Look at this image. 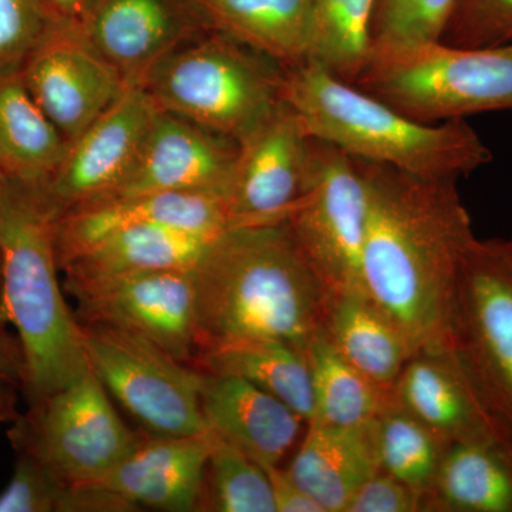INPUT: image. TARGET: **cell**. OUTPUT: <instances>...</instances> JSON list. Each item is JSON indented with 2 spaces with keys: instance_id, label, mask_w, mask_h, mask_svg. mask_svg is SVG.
<instances>
[{
  "instance_id": "obj_1",
  "label": "cell",
  "mask_w": 512,
  "mask_h": 512,
  "mask_svg": "<svg viewBox=\"0 0 512 512\" xmlns=\"http://www.w3.org/2000/svg\"><path fill=\"white\" fill-rule=\"evenodd\" d=\"M355 160L367 188L363 289L414 355L450 349L458 274L476 238L457 178Z\"/></svg>"
},
{
  "instance_id": "obj_2",
  "label": "cell",
  "mask_w": 512,
  "mask_h": 512,
  "mask_svg": "<svg viewBox=\"0 0 512 512\" xmlns=\"http://www.w3.org/2000/svg\"><path fill=\"white\" fill-rule=\"evenodd\" d=\"M192 275L197 352L245 338L284 340L305 352L323 332L332 291L303 254L288 220L225 229Z\"/></svg>"
},
{
  "instance_id": "obj_3",
  "label": "cell",
  "mask_w": 512,
  "mask_h": 512,
  "mask_svg": "<svg viewBox=\"0 0 512 512\" xmlns=\"http://www.w3.org/2000/svg\"><path fill=\"white\" fill-rule=\"evenodd\" d=\"M56 215L39 185L6 178L0 198V323L18 332L33 403L90 369L83 330L57 272Z\"/></svg>"
},
{
  "instance_id": "obj_4",
  "label": "cell",
  "mask_w": 512,
  "mask_h": 512,
  "mask_svg": "<svg viewBox=\"0 0 512 512\" xmlns=\"http://www.w3.org/2000/svg\"><path fill=\"white\" fill-rule=\"evenodd\" d=\"M282 97L312 137L357 160L457 180L493 160L467 120L420 123L312 63L285 69Z\"/></svg>"
},
{
  "instance_id": "obj_5",
  "label": "cell",
  "mask_w": 512,
  "mask_h": 512,
  "mask_svg": "<svg viewBox=\"0 0 512 512\" xmlns=\"http://www.w3.org/2000/svg\"><path fill=\"white\" fill-rule=\"evenodd\" d=\"M285 67L212 30L168 56L144 87L158 109L241 144L284 101Z\"/></svg>"
},
{
  "instance_id": "obj_6",
  "label": "cell",
  "mask_w": 512,
  "mask_h": 512,
  "mask_svg": "<svg viewBox=\"0 0 512 512\" xmlns=\"http://www.w3.org/2000/svg\"><path fill=\"white\" fill-rule=\"evenodd\" d=\"M353 86L426 124L512 110V43L463 49L436 40L373 47Z\"/></svg>"
},
{
  "instance_id": "obj_7",
  "label": "cell",
  "mask_w": 512,
  "mask_h": 512,
  "mask_svg": "<svg viewBox=\"0 0 512 512\" xmlns=\"http://www.w3.org/2000/svg\"><path fill=\"white\" fill-rule=\"evenodd\" d=\"M451 343L512 446V245L474 238L458 274Z\"/></svg>"
},
{
  "instance_id": "obj_8",
  "label": "cell",
  "mask_w": 512,
  "mask_h": 512,
  "mask_svg": "<svg viewBox=\"0 0 512 512\" xmlns=\"http://www.w3.org/2000/svg\"><path fill=\"white\" fill-rule=\"evenodd\" d=\"M33 404L10 439L67 484L96 483L144 439L121 420L92 369Z\"/></svg>"
},
{
  "instance_id": "obj_9",
  "label": "cell",
  "mask_w": 512,
  "mask_h": 512,
  "mask_svg": "<svg viewBox=\"0 0 512 512\" xmlns=\"http://www.w3.org/2000/svg\"><path fill=\"white\" fill-rule=\"evenodd\" d=\"M82 330L90 369L148 431L197 436L208 430L201 410L200 369L124 330L103 325H82Z\"/></svg>"
},
{
  "instance_id": "obj_10",
  "label": "cell",
  "mask_w": 512,
  "mask_h": 512,
  "mask_svg": "<svg viewBox=\"0 0 512 512\" xmlns=\"http://www.w3.org/2000/svg\"><path fill=\"white\" fill-rule=\"evenodd\" d=\"M288 222L330 291H365L367 188L355 158L312 137L308 190Z\"/></svg>"
},
{
  "instance_id": "obj_11",
  "label": "cell",
  "mask_w": 512,
  "mask_h": 512,
  "mask_svg": "<svg viewBox=\"0 0 512 512\" xmlns=\"http://www.w3.org/2000/svg\"><path fill=\"white\" fill-rule=\"evenodd\" d=\"M63 288L79 303L76 318L82 325L133 333L194 366L197 299L192 269L114 276Z\"/></svg>"
},
{
  "instance_id": "obj_12",
  "label": "cell",
  "mask_w": 512,
  "mask_h": 512,
  "mask_svg": "<svg viewBox=\"0 0 512 512\" xmlns=\"http://www.w3.org/2000/svg\"><path fill=\"white\" fill-rule=\"evenodd\" d=\"M144 86L126 92L67 147L43 197L57 217L73 208L104 200L119 190L143 151L158 113Z\"/></svg>"
},
{
  "instance_id": "obj_13",
  "label": "cell",
  "mask_w": 512,
  "mask_h": 512,
  "mask_svg": "<svg viewBox=\"0 0 512 512\" xmlns=\"http://www.w3.org/2000/svg\"><path fill=\"white\" fill-rule=\"evenodd\" d=\"M19 74L32 99L69 144L127 89L77 23H50Z\"/></svg>"
},
{
  "instance_id": "obj_14",
  "label": "cell",
  "mask_w": 512,
  "mask_h": 512,
  "mask_svg": "<svg viewBox=\"0 0 512 512\" xmlns=\"http://www.w3.org/2000/svg\"><path fill=\"white\" fill-rule=\"evenodd\" d=\"M77 26L127 87L214 30L201 0H100Z\"/></svg>"
},
{
  "instance_id": "obj_15",
  "label": "cell",
  "mask_w": 512,
  "mask_h": 512,
  "mask_svg": "<svg viewBox=\"0 0 512 512\" xmlns=\"http://www.w3.org/2000/svg\"><path fill=\"white\" fill-rule=\"evenodd\" d=\"M312 136L286 101L239 144L227 198L235 225L288 220L308 190Z\"/></svg>"
},
{
  "instance_id": "obj_16",
  "label": "cell",
  "mask_w": 512,
  "mask_h": 512,
  "mask_svg": "<svg viewBox=\"0 0 512 512\" xmlns=\"http://www.w3.org/2000/svg\"><path fill=\"white\" fill-rule=\"evenodd\" d=\"M238 156L237 141L158 110L136 167L107 198L184 192L211 195L227 204Z\"/></svg>"
},
{
  "instance_id": "obj_17",
  "label": "cell",
  "mask_w": 512,
  "mask_h": 512,
  "mask_svg": "<svg viewBox=\"0 0 512 512\" xmlns=\"http://www.w3.org/2000/svg\"><path fill=\"white\" fill-rule=\"evenodd\" d=\"M137 225H164L215 237L232 227V220L225 201L211 195L150 192L104 198L57 217L55 241L60 268L101 239Z\"/></svg>"
},
{
  "instance_id": "obj_18",
  "label": "cell",
  "mask_w": 512,
  "mask_h": 512,
  "mask_svg": "<svg viewBox=\"0 0 512 512\" xmlns=\"http://www.w3.org/2000/svg\"><path fill=\"white\" fill-rule=\"evenodd\" d=\"M392 399L448 444H501L512 450L451 349L410 357Z\"/></svg>"
},
{
  "instance_id": "obj_19",
  "label": "cell",
  "mask_w": 512,
  "mask_h": 512,
  "mask_svg": "<svg viewBox=\"0 0 512 512\" xmlns=\"http://www.w3.org/2000/svg\"><path fill=\"white\" fill-rule=\"evenodd\" d=\"M210 431L197 436L144 437L140 446L93 484L136 507L201 511L210 457Z\"/></svg>"
},
{
  "instance_id": "obj_20",
  "label": "cell",
  "mask_w": 512,
  "mask_h": 512,
  "mask_svg": "<svg viewBox=\"0 0 512 512\" xmlns=\"http://www.w3.org/2000/svg\"><path fill=\"white\" fill-rule=\"evenodd\" d=\"M200 400L207 429L262 468L279 466L306 421L242 377L202 372Z\"/></svg>"
},
{
  "instance_id": "obj_21",
  "label": "cell",
  "mask_w": 512,
  "mask_h": 512,
  "mask_svg": "<svg viewBox=\"0 0 512 512\" xmlns=\"http://www.w3.org/2000/svg\"><path fill=\"white\" fill-rule=\"evenodd\" d=\"M305 437L288 474L325 512H346L360 487L379 473L375 423L338 429L306 423Z\"/></svg>"
},
{
  "instance_id": "obj_22",
  "label": "cell",
  "mask_w": 512,
  "mask_h": 512,
  "mask_svg": "<svg viewBox=\"0 0 512 512\" xmlns=\"http://www.w3.org/2000/svg\"><path fill=\"white\" fill-rule=\"evenodd\" d=\"M215 237L164 225H137L101 239L60 271L64 285H74L143 272L192 269Z\"/></svg>"
},
{
  "instance_id": "obj_23",
  "label": "cell",
  "mask_w": 512,
  "mask_h": 512,
  "mask_svg": "<svg viewBox=\"0 0 512 512\" xmlns=\"http://www.w3.org/2000/svg\"><path fill=\"white\" fill-rule=\"evenodd\" d=\"M323 335L343 359L384 392L392 393L414 355L403 333L365 291L332 292Z\"/></svg>"
},
{
  "instance_id": "obj_24",
  "label": "cell",
  "mask_w": 512,
  "mask_h": 512,
  "mask_svg": "<svg viewBox=\"0 0 512 512\" xmlns=\"http://www.w3.org/2000/svg\"><path fill=\"white\" fill-rule=\"evenodd\" d=\"M202 372L242 377L291 407L306 423L315 414L311 370L303 350L284 340L245 338L198 350Z\"/></svg>"
},
{
  "instance_id": "obj_25",
  "label": "cell",
  "mask_w": 512,
  "mask_h": 512,
  "mask_svg": "<svg viewBox=\"0 0 512 512\" xmlns=\"http://www.w3.org/2000/svg\"><path fill=\"white\" fill-rule=\"evenodd\" d=\"M212 29L285 69L308 62L315 0H201Z\"/></svg>"
},
{
  "instance_id": "obj_26",
  "label": "cell",
  "mask_w": 512,
  "mask_h": 512,
  "mask_svg": "<svg viewBox=\"0 0 512 512\" xmlns=\"http://www.w3.org/2000/svg\"><path fill=\"white\" fill-rule=\"evenodd\" d=\"M69 143L47 119L19 72L0 74V174L43 185L62 163Z\"/></svg>"
},
{
  "instance_id": "obj_27",
  "label": "cell",
  "mask_w": 512,
  "mask_h": 512,
  "mask_svg": "<svg viewBox=\"0 0 512 512\" xmlns=\"http://www.w3.org/2000/svg\"><path fill=\"white\" fill-rule=\"evenodd\" d=\"M424 503L426 511L512 512V450L450 444Z\"/></svg>"
},
{
  "instance_id": "obj_28",
  "label": "cell",
  "mask_w": 512,
  "mask_h": 512,
  "mask_svg": "<svg viewBox=\"0 0 512 512\" xmlns=\"http://www.w3.org/2000/svg\"><path fill=\"white\" fill-rule=\"evenodd\" d=\"M305 355L315 399L311 421L338 429L372 426L392 393L384 392L343 359L323 332L312 339Z\"/></svg>"
},
{
  "instance_id": "obj_29",
  "label": "cell",
  "mask_w": 512,
  "mask_h": 512,
  "mask_svg": "<svg viewBox=\"0 0 512 512\" xmlns=\"http://www.w3.org/2000/svg\"><path fill=\"white\" fill-rule=\"evenodd\" d=\"M375 0H315L308 62L355 83L369 59Z\"/></svg>"
},
{
  "instance_id": "obj_30",
  "label": "cell",
  "mask_w": 512,
  "mask_h": 512,
  "mask_svg": "<svg viewBox=\"0 0 512 512\" xmlns=\"http://www.w3.org/2000/svg\"><path fill=\"white\" fill-rule=\"evenodd\" d=\"M375 439L380 471L426 498L450 444L392 397L375 421Z\"/></svg>"
},
{
  "instance_id": "obj_31",
  "label": "cell",
  "mask_w": 512,
  "mask_h": 512,
  "mask_svg": "<svg viewBox=\"0 0 512 512\" xmlns=\"http://www.w3.org/2000/svg\"><path fill=\"white\" fill-rule=\"evenodd\" d=\"M210 437L201 511L276 512L271 483L264 468L212 431Z\"/></svg>"
},
{
  "instance_id": "obj_32",
  "label": "cell",
  "mask_w": 512,
  "mask_h": 512,
  "mask_svg": "<svg viewBox=\"0 0 512 512\" xmlns=\"http://www.w3.org/2000/svg\"><path fill=\"white\" fill-rule=\"evenodd\" d=\"M456 0H375L372 47L436 42Z\"/></svg>"
},
{
  "instance_id": "obj_33",
  "label": "cell",
  "mask_w": 512,
  "mask_h": 512,
  "mask_svg": "<svg viewBox=\"0 0 512 512\" xmlns=\"http://www.w3.org/2000/svg\"><path fill=\"white\" fill-rule=\"evenodd\" d=\"M440 42L463 49L512 43V0H456Z\"/></svg>"
},
{
  "instance_id": "obj_34",
  "label": "cell",
  "mask_w": 512,
  "mask_h": 512,
  "mask_svg": "<svg viewBox=\"0 0 512 512\" xmlns=\"http://www.w3.org/2000/svg\"><path fill=\"white\" fill-rule=\"evenodd\" d=\"M72 497L73 484L20 451L15 473L0 493V512H69Z\"/></svg>"
},
{
  "instance_id": "obj_35",
  "label": "cell",
  "mask_w": 512,
  "mask_h": 512,
  "mask_svg": "<svg viewBox=\"0 0 512 512\" xmlns=\"http://www.w3.org/2000/svg\"><path fill=\"white\" fill-rule=\"evenodd\" d=\"M50 23L39 0H0V74L19 72Z\"/></svg>"
},
{
  "instance_id": "obj_36",
  "label": "cell",
  "mask_w": 512,
  "mask_h": 512,
  "mask_svg": "<svg viewBox=\"0 0 512 512\" xmlns=\"http://www.w3.org/2000/svg\"><path fill=\"white\" fill-rule=\"evenodd\" d=\"M426 511L423 495L379 471L353 495L346 512Z\"/></svg>"
},
{
  "instance_id": "obj_37",
  "label": "cell",
  "mask_w": 512,
  "mask_h": 512,
  "mask_svg": "<svg viewBox=\"0 0 512 512\" xmlns=\"http://www.w3.org/2000/svg\"><path fill=\"white\" fill-rule=\"evenodd\" d=\"M271 483L276 512H325L299 487L288 471L279 466L265 468Z\"/></svg>"
},
{
  "instance_id": "obj_38",
  "label": "cell",
  "mask_w": 512,
  "mask_h": 512,
  "mask_svg": "<svg viewBox=\"0 0 512 512\" xmlns=\"http://www.w3.org/2000/svg\"><path fill=\"white\" fill-rule=\"evenodd\" d=\"M52 22L80 23L100 0H39Z\"/></svg>"
},
{
  "instance_id": "obj_39",
  "label": "cell",
  "mask_w": 512,
  "mask_h": 512,
  "mask_svg": "<svg viewBox=\"0 0 512 512\" xmlns=\"http://www.w3.org/2000/svg\"><path fill=\"white\" fill-rule=\"evenodd\" d=\"M25 365H23L22 349L0 328V379L19 380L23 383Z\"/></svg>"
},
{
  "instance_id": "obj_40",
  "label": "cell",
  "mask_w": 512,
  "mask_h": 512,
  "mask_svg": "<svg viewBox=\"0 0 512 512\" xmlns=\"http://www.w3.org/2000/svg\"><path fill=\"white\" fill-rule=\"evenodd\" d=\"M15 417V409L10 397L0 389V421L12 420Z\"/></svg>"
},
{
  "instance_id": "obj_41",
  "label": "cell",
  "mask_w": 512,
  "mask_h": 512,
  "mask_svg": "<svg viewBox=\"0 0 512 512\" xmlns=\"http://www.w3.org/2000/svg\"><path fill=\"white\" fill-rule=\"evenodd\" d=\"M5 184H6V178L3 177L2 174H0V198H2V192H3V188H5Z\"/></svg>"
},
{
  "instance_id": "obj_42",
  "label": "cell",
  "mask_w": 512,
  "mask_h": 512,
  "mask_svg": "<svg viewBox=\"0 0 512 512\" xmlns=\"http://www.w3.org/2000/svg\"><path fill=\"white\" fill-rule=\"evenodd\" d=\"M510 241H511V245H512V239H510Z\"/></svg>"
}]
</instances>
